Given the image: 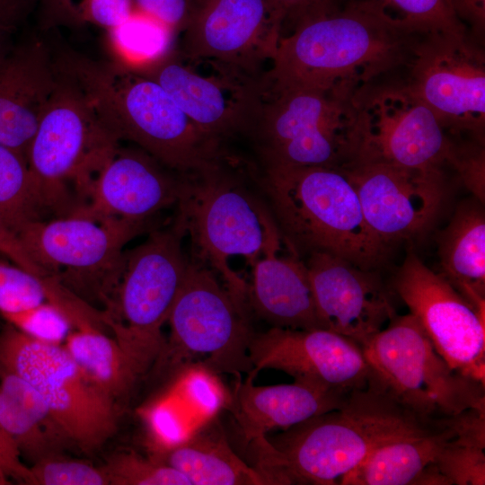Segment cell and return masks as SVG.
<instances>
[{
  "label": "cell",
  "instance_id": "34",
  "mask_svg": "<svg viewBox=\"0 0 485 485\" xmlns=\"http://www.w3.org/2000/svg\"><path fill=\"white\" fill-rule=\"evenodd\" d=\"M181 396L198 414L200 422L217 416L226 409L230 391L219 375L200 364H190L182 372L179 383Z\"/></svg>",
  "mask_w": 485,
  "mask_h": 485
},
{
  "label": "cell",
  "instance_id": "37",
  "mask_svg": "<svg viewBox=\"0 0 485 485\" xmlns=\"http://www.w3.org/2000/svg\"><path fill=\"white\" fill-rule=\"evenodd\" d=\"M485 446L454 437L439 452L433 463L452 485L485 484Z\"/></svg>",
  "mask_w": 485,
  "mask_h": 485
},
{
  "label": "cell",
  "instance_id": "17",
  "mask_svg": "<svg viewBox=\"0 0 485 485\" xmlns=\"http://www.w3.org/2000/svg\"><path fill=\"white\" fill-rule=\"evenodd\" d=\"M252 366L247 378L277 369L294 379L352 391L366 385L371 370L356 341L327 329L271 327L254 332L249 346Z\"/></svg>",
  "mask_w": 485,
  "mask_h": 485
},
{
  "label": "cell",
  "instance_id": "29",
  "mask_svg": "<svg viewBox=\"0 0 485 485\" xmlns=\"http://www.w3.org/2000/svg\"><path fill=\"white\" fill-rule=\"evenodd\" d=\"M25 155L0 146V233L15 239L45 212Z\"/></svg>",
  "mask_w": 485,
  "mask_h": 485
},
{
  "label": "cell",
  "instance_id": "28",
  "mask_svg": "<svg viewBox=\"0 0 485 485\" xmlns=\"http://www.w3.org/2000/svg\"><path fill=\"white\" fill-rule=\"evenodd\" d=\"M62 346L84 375L114 401L137 381L119 342L99 328L74 329Z\"/></svg>",
  "mask_w": 485,
  "mask_h": 485
},
{
  "label": "cell",
  "instance_id": "39",
  "mask_svg": "<svg viewBox=\"0 0 485 485\" xmlns=\"http://www.w3.org/2000/svg\"><path fill=\"white\" fill-rule=\"evenodd\" d=\"M33 485H109L103 467L57 455L40 460L30 467Z\"/></svg>",
  "mask_w": 485,
  "mask_h": 485
},
{
  "label": "cell",
  "instance_id": "20",
  "mask_svg": "<svg viewBox=\"0 0 485 485\" xmlns=\"http://www.w3.org/2000/svg\"><path fill=\"white\" fill-rule=\"evenodd\" d=\"M283 21L271 0H203L183 28L182 54L226 65L261 48L272 57Z\"/></svg>",
  "mask_w": 485,
  "mask_h": 485
},
{
  "label": "cell",
  "instance_id": "8",
  "mask_svg": "<svg viewBox=\"0 0 485 485\" xmlns=\"http://www.w3.org/2000/svg\"><path fill=\"white\" fill-rule=\"evenodd\" d=\"M177 207L198 258L222 276L233 295L248 303L249 286L227 259L243 256L252 264L268 251L279 250L282 238L266 201L220 163L189 177Z\"/></svg>",
  "mask_w": 485,
  "mask_h": 485
},
{
  "label": "cell",
  "instance_id": "13",
  "mask_svg": "<svg viewBox=\"0 0 485 485\" xmlns=\"http://www.w3.org/2000/svg\"><path fill=\"white\" fill-rule=\"evenodd\" d=\"M145 228L146 222L65 216L30 223L16 238L34 262L66 287H92L107 298L122 269L124 246Z\"/></svg>",
  "mask_w": 485,
  "mask_h": 485
},
{
  "label": "cell",
  "instance_id": "6",
  "mask_svg": "<svg viewBox=\"0 0 485 485\" xmlns=\"http://www.w3.org/2000/svg\"><path fill=\"white\" fill-rule=\"evenodd\" d=\"M57 83L28 147L26 158L37 194L46 211L69 213L71 186L86 197L92 181L118 148L90 98L55 57Z\"/></svg>",
  "mask_w": 485,
  "mask_h": 485
},
{
  "label": "cell",
  "instance_id": "33",
  "mask_svg": "<svg viewBox=\"0 0 485 485\" xmlns=\"http://www.w3.org/2000/svg\"><path fill=\"white\" fill-rule=\"evenodd\" d=\"M111 485H191L182 473L154 457L114 454L103 466Z\"/></svg>",
  "mask_w": 485,
  "mask_h": 485
},
{
  "label": "cell",
  "instance_id": "48",
  "mask_svg": "<svg viewBox=\"0 0 485 485\" xmlns=\"http://www.w3.org/2000/svg\"><path fill=\"white\" fill-rule=\"evenodd\" d=\"M0 253L8 257L14 264L43 278H49L29 256L19 241L0 233Z\"/></svg>",
  "mask_w": 485,
  "mask_h": 485
},
{
  "label": "cell",
  "instance_id": "2",
  "mask_svg": "<svg viewBox=\"0 0 485 485\" xmlns=\"http://www.w3.org/2000/svg\"><path fill=\"white\" fill-rule=\"evenodd\" d=\"M428 33L375 0L352 1L338 10L331 6L304 17L278 40L269 79L277 84L364 87L406 70Z\"/></svg>",
  "mask_w": 485,
  "mask_h": 485
},
{
  "label": "cell",
  "instance_id": "18",
  "mask_svg": "<svg viewBox=\"0 0 485 485\" xmlns=\"http://www.w3.org/2000/svg\"><path fill=\"white\" fill-rule=\"evenodd\" d=\"M189 182L144 150L118 148L97 172L87 198L69 216L94 220L120 218L146 222L177 205Z\"/></svg>",
  "mask_w": 485,
  "mask_h": 485
},
{
  "label": "cell",
  "instance_id": "36",
  "mask_svg": "<svg viewBox=\"0 0 485 485\" xmlns=\"http://www.w3.org/2000/svg\"><path fill=\"white\" fill-rule=\"evenodd\" d=\"M27 336L52 345H63L73 324L63 310L50 302H43L29 309L2 315Z\"/></svg>",
  "mask_w": 485,
  "mask_h": 485
},
{
  "label": "cell",
  "instance_id": "15",
  "mask_svg": "<svg viewBox=\"0 0 485 485\" xmlns=\"http://www.w3.org/2000/svg\"><path fill=\"white\" fill-rule=\"evenodd\" d=\"M392 286L448 366L485 384L484 314L414 253L407 255Z\"/></svg>",
  "mask_w": 485,
  "mask_h": 485
},
{
  "label": "cell",
  "instance_id": "23",
  "mask_svg": "<svg viewBox=\"0 0 485 485\" xmlns=\"http://www.w3.org/2000/svg\"><path fill=\"white\" fill-rule=\"evenodd\" d=\"M168 53L157 61L132 69L159 84L195 127L220 147L225 137L242 133L248 89L228 97V87L185 66Z\"/></svg>",
  "mask_w": 485,
  "mask_h": 485
},
{
  "label": "cell",
  "instance_id": "10",
  "mask_svg": "<svg viewBox=\"0 0 485 485\" xmlns=\"http://www.w3.org/2000/svg\"><path fill=\"white\" fill-rule=\"evenodd\" d=\"M0 366L27 380L70 442L84 450L116 430L114 400L94 386L62 345L36 340L9 324L0 333Z\"/></svg>",
  "mask_w": 485,
  "mask_h": 485
},
{
  "label": "cell",
  "instance_id": "25",
  "mask_svg": "<svg viewBox=\"0 0 485 485\" xmlns=\"http://www.w3.org/2000/svg\"><path fill=\"white\" fill-rule=\"evenodd\" d=\"M160 461L186 476L191 485H275L233 450L216 416L200 422Z\"/></svg>",
  "mask_w": 485,
  "mask_h": 485
},
{
  "label": "cell",
  "instance_id": "45",
  "mask_svg": "<svg viewBox=\"0 0 485 485\" xmlns=\"http://www.w3.org/2000/svg\"><path fill=\"white\" fill-rule=\"evenodd\" d=\"M38 26L48 31L57 26H75L83 22L73 0H40L37 7Z\"/></svg>",
  "mask_w": 485,
  "mask_h": 485
},
{
  "label": "cell",
  "instance_id": "5",
  "mask_svg": "<svg viewBox=\"0 0 485 485\" xmlns=\"http://www.w3.org/2000/svg\"><path fill=\"white\" fill-rule=\"evenodd\" d=\"M264 199L289 251L324 252L374 270L387 244L367 225L345 171L328 167L261 168Z\"/></svg>",
  "mask_w": 485,
  "mask_h": 485
},
{
  "label": "cell",
  "instance_id": "26",
  "mask_svg": "<svg viewBox=\"0 0 485 485\" xmlns=\"http://www.w3.org/2000/svg\"><path fill=\"white\" fill-rule=\"evenodd\" d=\"M439 274L480 313L485 311V215L474 198L460 205L438 237Z\"/></svg>",
  "mask_w": 485,
  "mask_h": 485
},
{
  "label": "cell",
  "instance_id": "35",
  "mask_svg": "<svg viewBox=\"0 0 485 485\" xmlns=\"http://www.w3.org/2000/svg\"><path fill=\"white\" fill-rule=\"evenodd\" d=\"M392 9L412 27L424 32H469L454 14L449 0H375Z\"/></svg>",
  "mask_w": 485,
  "mask_h": 485
},
{
  "label": "cell",
  "instance_id": "22",
  "mask_svg": "<svg viewBox=\"0 0 485 485\" xmlns=\"http://www.w3.org/2000/svg\"><path fill=\"white\" fill-rule=\"evenodd\" d=\"M293 384L254 385L235 379L226 410L234 416L243 439L251 443L273 429L285 430L314 416L340 408L351 391L307 380Z\"/></svg>",
  "mask_w": 485,
  "mask_h": 485
},
{
  "label": "cell",
  "instance_id": "42",
  "mask_svg": "<svg viewBox=\"0 0 485 485\" xmlns=\"http://www.w3.org/2000/svg\"><path fill=\"white\" fill-rule=\"evenodd\" d=\"M40 0H0V63L17 42L15 37L37 10Z\"/></svg>",
  "mask_w": 485,
  "mask_h": 485
},
{
  "label": "cell",
  "instance_id": "14",
  "mask_svg": "<svg viewBox=\"0 0 485 485\" xmlns=\"http://www.w3.org/2000/svg\"><path fill=\"white\" fill-rule=\"evenodd\" d=\"M403 81L450 136L484 143V43L470 32H430L419 43Z\"/></svg>",
  "mask_w": 485,
  "mask_h": 485
},
{
  "label": "cell",
  "instance_id": "1",
  "mask_svg": "<svg viewBox=\"0 0 485 485\" xmlns=\"http://www.w3.org/2000/svg\"><path fill=\"white\" fill-rule=\"evenodd\" d=\"M446 419L417 415L371 375L340 408L251 444L256 466L280 485H334L378 447L431 431Z\"/></svg>",
  "mask_w": 485,
  "mask_h": 485
},
{
  "label": "cell",
  "instance_id": "50",
  "mask_svg": "<svg viewBox=\"0 0 485 485\" xmlns=\"http://www.w3.org/2000/svg\"><path fill=\"white\" fill-rule=\"evenodd\" d=\"M411 485H452L451 481L430 463L414 479Z\"/></svg>",
  "mask_w": 485,
  "mask_h": 485
},
{
  "label": "cell",
  "instance_id": "7",
  "mask_svg": "<svg viewBox=\"0 0 485 485\" xmlns=\"http://www.w3.org/2000/svg\"><path fill=\"white\" fill-rule=\"evenodd\" d=\"M187 232L182 215L172 225L153 231L124 253L115 299L104 312L109 326L137 379L159 358L164 340L162 327L185 279L189 262L182 251Z\"/></svg>",
  "mask_w": 485,
  "mask_h": 485
},
{
  "label": "cell",
  "instance_id": "21",
  "mask_svg": "<svg viewBox=\"0 0 485 485\" xmlns=\"http://www.w3.org/2000/svg\"><path fill=\"white\" fill-rule=\"evenodd\" d=\"M57 83L55 57L44 40L15 44L0 63V146L26 156Z\"/></svg>",
  "mask_w": 485,
  "mask_h": 485
},
{
  "label": "cell",
  "instance_id": "31",
  "mask_svg": "<svg viewBox=\"0 0 485 485\" xmlns=\"http://www.w3.org/2000/svg\"><path fill=\"white\" fill-rule=\"evenodd\" d=\"M59 286L56 278H43L0 260V313L21 312L46 302Z\"/></svg>",
  "mask_w": 485,
  "mask_h": 485
},
{
  "label": "cell",
  "instance_id": "27",
  "mask_svg": "<svg viewBox=\"0 0 485 485\" xmlns=\"http://www.w3.org/2000/svg\"><path fill=\"white\" fill-rule=\"evenodd\" d=\"M454 416L427 433L385 444L342 476L341 485H411L444 446L456 436Z\"/></svg>",
  "mask_w": 485,
  "mask_h": 485
},
{
  "label": "cell",
  "instance_id": "11",
  "mask_svg": "<svg viewBox=\"0 0 485 485\" xmlns=\"http://www.w3.org/2000/svg\"><path fill=\"white\" fill-rule=\"evenodd\" d=\"M214 270L189 262L171 310V350L178 362L198 363L217 375L234 377L251 368L249 346L253 331L248 303L221 286Z\"/></svg>",
  "mask_w": 485,
  "mask_h": 485
},
{
  "label": "cell",
  "instance_id": "44",
  "mask_svg": "<svg viewBox=\"0 0 485 485\" xmlns=\"http://www.w3.org/2000/svg\"><path fill=\"white\" fill-rule=\"evenodd\" d=\"M134 10L140 12L172 31L183 29L192 10L188 0H132Z\"/></svg>",
  "mask_w": 485,
  "mask_h": 485
},
{
  "label": "cell",
  "instance_id": "9",
  "mask_svg": "<svg viewBox=\"0 0 485 485\" xmlns=\"http://www.w3.org/2000/svg\"><path fill=\"white\" fill-rule=\"evenodd\" d=\"M359 346L373 378L417 415L439 419L485 409V384L452 369L411 313L396 315Z\"/></svg>",
  "mask_w": 485,
  "mask_h": 485
},
{
  "label": "cell",
  "instance_id": "47",
  "mask_svg": "<svg viewBox=\"0 0 485 485\" xmlns=\"http://www.w3.org/2000/svg\"><path fill=\"white\" fill-rule=\"evenodd\" d=\"M458 20L471 35L484 43L485 0H449Z\"/></svg>",
  "mask_w": 485,
  "mask_h": 485
},
{
  "label": "cell",
  "instance_id": "16",
  "mask_svg": "<svg viewBox=\"0 0 485 485\" xmlns=\"http://www.w3.org/2000/svg\"><path fill=\"white\" fill-rule=\"evenodd\" d=\"M372 231L386 244L423 234L445 197L444 170L359 163L345 171Z\"/></svg>",
  "mask_w": 485,
  "mask_h": 485
},
{
  "label": "cell",
  "instance_id": "32",
  "mask_svg": "<svg viewBox=\"0 0 485 485\" xmlns=\"http://www.w3.org/2000/svg\"><path fill=\"white\" fill-rule=\"evenodd\" d=\"M0 426L15 443L22 456L30 459L33 463L44 458L57 455L62 446L1 390Z\"/></svg>",
  "mask_w": 485,
  "mask_h": 485
},
{
  "label": "cell",
  "instance_id": "40",
  "mask_svg": "<svg viewBox=\"0 0 485 485\" xmlns=\"http://www.w3.org/2000/svg\"><path fill=\"white\" fill-rule=\"evenodd\" d=\"M144 417L156 452L153 457L157 460L182 444L196 428L174 406L167 402L154 404L145 410Z\"/></svg>",
  "mask_w": 485,
  "mask_h": 485
},
{
  "label": "cell",
  "instance_id": "12",
  "mask_svg": "<svg viewBox=\"0 0 485 485\" xmlns=\"http://www.w3.org/2000/svg\"><path fill=\"white\" fill-rule=\"evenodd\" d=\"M357 107L361 134L357 163L418 170L451 165L455 142L403 79L366 84L357 94Z\"/></svg>",
  "mask_w": 485,
  "mask_h": 485
},
{
  "label": "cell",
  "instance_id": "24",
  "mask_svg": "<svg viewBox=\"0 0 485 485\" xmlns=\"http://www.w3.org/2000/svg\"><path fill=\"white\" fill-rule=\"evenodd\" d=\"M278 251H268L251 264L248 304L271 327L323 329L304 261L292 252L279 256Z\"/></svg>",
  "mask_w": 485,
  "mask_h": 485
},
{
  "label": "cell",
  "instance_id": "3",
  "mask_svg": "<svg viewBox=\"0 0 485 485\" xmlns=\"http://www.w3.org/2000/svg\"><path fill=\"white\" fill-rule=\"evenodd\" d=\"M362 88L270 82L266 101L253 90L242 133L252 141L261 168H352L361 146L357 97Z\"/></svg>",
  "mask_w": 485,
  "mask_h": 485
},
{
  "label": "cell",
  "instance_id": "43",
  "mask_svg": "<svg viewBox=\"0 0 485 485\" xmlns=\"http://www.w3.org/2000/svg\"><path fill=\"white\" fill-rule=\"evenodd\" d=\"M83 22L89 21L111 30L134 12L132 0H83L79 6Z\"/></svg>",
  "mask_w": 485,
  "mask_h": 485
},
{
  "label": "cell",
  "instance_id": "30",
  "mask_svg": "<svg viewBox=\"0 0 485 485\" xmlns=\"http://www.w3.org/2000/svg\"><path fill=\"white\" fill-rule=\"evenodd\" d=\"M109 31L113 48L129 68L144 67L170 53L173 31L136 10Z\"/></svg>",
  "mask_w": 485,
  "mask_h": 485
},
{
  "label": "cell",
  "instance_id": "41",
  "mask_svg": "<svg viewBox=\"0 0 485 485\" xmlns=\"http://www.w3.org/2000/svg\"><path fill=\"white\" fill-rule=\"evenodd\" d=\"M451 166L474 195L484 204L485 198V154L484 143L472 140L463 145L455 143Z\"/></svg>",
  "mask_w": 485,
  "mask_h": 485
},
{
  "label": "cell",
  "instance_id": "19",
  "mask_svg": "<svg viewBox=\"0 0 485 485\" xmlns=\"http://www.w3.org/2000/svg\"><path fill=\"white\" fill-rule=\"evenodd\" d=\"M319 320L357 344L396 316L391 292L374 270L324 252L305 259Z\"/></svg>",
  "mask_w": 485,
  "mask_h": 485
},
{
  "label": "cell",
  "instance_id": "46",
  "mask_svg": "<svg viewBox=\"0 0 485 485\" xmlns=\"http://www.w3.org/2000/svg\"><path fill=\"white\" fill-rule=\"evenodd\" d=\"M0 469L8 478L33 485L30 467L22 461V454L12 438L0 426Z\"/></svg>",
  "mask_w": 485,
  "mask_h": 485
},
{
  "label": "cell",
  "instance_id": "51",
  "mask_svg": "<svg viewBox=\"0 0 485 485\" xmlns=\"http://www.w3.org/2000/svg\"><path fill=\"white\" fill-rule=\"evenodd\" d=\"M9 484V478L0 469V485Z\"/></svg>",
  "mask_w": 485,
  "mask_h": 485
},
{
  "label": "cell",
  "instance_id": "38",
  "mask_svg": "<svg viewBox=\"0 0 485 485\" xmlns=\"http://www.w3.org/2000/svg\"><path fill=\"white\" fill-rule=\"evenodd\" d=\"M0 390L12 398L52 439L63 445L65 436L39 391L19 375L0 366Z\"/></svg>",
  "mask_w": 485,
  "mask_h": 485
},
{
  "label": "cell",
  "instance_id": "49",
  "mask_svg": "<svg viewBox=\"0 0 485 485\" xmlns=\"http://www.w3.org/2000/svg\"><path fill=\"white\" fill-rule=\"evenodd\" d=\"M281 13L287 17L297 18V22L321 10L332 6L331 0H271Z\"/></svg>",
  "mask_w": 485,
  "mask_h": 485
},
{
  "label": "cell",
  "instance_id": "4",
  "mask_svg": "<svg viewBox=\"0 0 485 485\" xmlns=\"http://www.w3.org/2000/svg\"><path fill=\"white\" fill-rule=\"evenodd\" d=\"M59 57L118 142L135 143L185 177L198 175L221 163L220 147L203 136L155 81L126 66L98 64L68 52Z\"/></svg>",
  "mask_w": 485,
  "mask_h": 485
}]
</instances>
